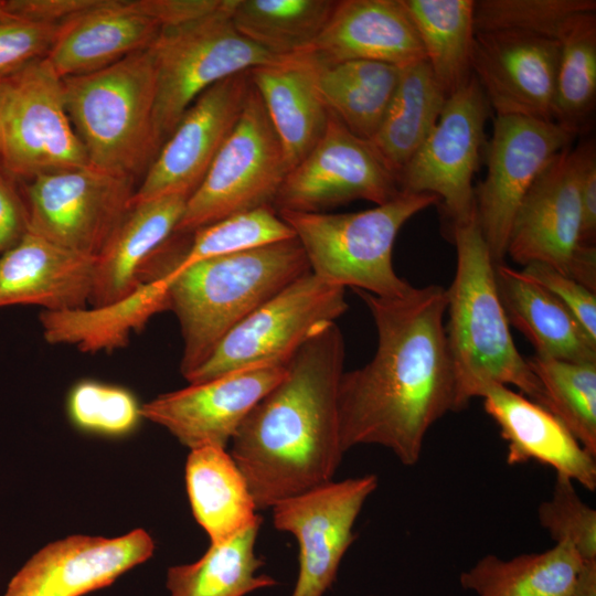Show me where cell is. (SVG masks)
Returning a JSON list of instances; mask_svg holds the SVG:
<instances>
[{
  "instance_id": "obj_1",
  "label": "cell",
  "mask_w": 596,
  "mask_h": 596,
  "mask_svg": "<svg viewBox=\"0 0 596 596\" xmlns=\"http://www.w3.org/2000/svg\"><path fill=\"white\" fill-rule=\"evenodd\" d=\"M354 290L372 315L377 345L368 364L341 376L342 449L379 445L403 465L414 466L429 428L455 412L456 380L444 324L446 289L412 286L396 297Z\"/></svg>"
},
{
  "instance_id": "obj_2",
  "label": "cell",
  "mask_w": 596,
  "mask_h": 596,
  "mask_svg": "<svg viewBox=\"0 0 596 596\" xmlns=\"http://www.w3.org/2000/svg\"><path fill=\"white\" fill-rule=\"evenodd\" d=\"M344 354L336 322L318 327L234 434L230 454L258 511L332 481L344 455L338 412Z\"/></svg>"
},
{
  "instance_id": "obj_3",
  "label": "cell",
  "mask_w": 596,
  "mask_h": 596,
  "mask_svg": "<svg viewBox=\"0 0 596 596\" xmlns=\"http://www.w3.org/2000/svg\"><path fill=\"white\" fill-rule=\"evenodd\" d=\"M456 272L447 294V345L456 380L455 412L492 384L513 385L541 404L542 389L518 351L496 284V264L476 217L451 227Z\"/></svg>"
},
{
  "instance_id": "obj_4",
  "label": "cell",
  "mask_w": 596,
  "mask_h": 596,
  "mask_svg": "<svg viewBox=\"0 0 596 596\" xmlns=\"http://www.w3.org/2000/svg\"><path fill=\"white\" fill-rule=\"evenodd\" d=\"M308 272L306 254L294 237L161 274L181 328L183 377L209 359L230 330Z\"/></svg>"
},
{
  "instance_id": "obj_5",
  "label": "cell",
  "mask_w": 596,
  "mask_h": 596,
  "mask_svg": "<svg viewBox=\"0 0 596 596\" xmlns=\"http://www.w3.org/2000/svg\"><path fill=\"white\" fill-rule=\"evenodd\" d=\"M65 105L91 166L134 179L160 149L149 50L103 70L63 78Z\"/></svg>"
},
{
  "instance_id": "obj_6",
  "label": "cell",
  "mask_w": 596,
  "mask_h": 596,
  "mask_svg": "<svg viewBox=\"0 0 596 596\" xmlns=\"http://www.w3.org/2000/svg\"><path fill=\"white\" fill-rule=\"evenodd\" d=\"M439 203L429 193H400L373 209L351 213L278 211L291 227L321 280L380 297H396L412 286L392 264L395 240L415 214Z\"/></svg>"
},
{
  "instance_id": "obj_7",
  "label": "cell",
  "mask_w": 596,
  "mask_h": 596,
  "mask_svg": "<svg viewBox=\"0 0 596 596\" xmlns=\"http://www.w3.org/2000/svg\"><path fill=\"white\" fill-rule=\"evenodd\" d=\"M235 0H223L215 12L163 29L148 49L155 81V125L160 147L191 106L215 83L275 61L235 29Z\"/></svg>"
},
{
  "instance_id": "obj_8",
  "label": "cell",
  "mask_w": 596,
  "mask_h": 596,
  "mask_svg": "<svg viewBox=\"0 0 596 596\" xmlns=\"http://www.w3.org/2000/svg\"><path fill=\"white\" fill-rule=\"evenodd\" d=\"M0 163L28 180L91 166L66 110L63 78L45 57L0 82Z\"/></svg>"
},
{
  "instance_id": "obj_9",
  "label": "cell",
  "mask_w": 596,
  "mask_h": 596,
  "mask_svg": "<svg viewBox=\"0 0 596 596\" xmlns=\"http://www.w3.org/2000/svg\"><path fill=\"white\" fill-rule=\"evenodd\" d=\"M288 171L280 141L252 84L237 123L187 200L174 234L193 233L230 215L273 206Z\"/></svg>"
},
{
  "instance_id": "obj_10",
  "label": "cell",
  "mask_w": 596,
  "mask_h": 596,
  "mask_svg": "<svg viewBox=\"0 0 596 596\" xmlns=\"http://www.w3.org/2000/svg\"><path fill=\"white\" fill-rule=\"evenodd\" d=\"M348 307L343 287L308 272L230 330L185 380L196 384L253 366L286 363L318 327L334 322Z\"/></svg>"
},
{
  "instance_id": "obj_11",
  "label": "cell",
  "mask_w": 596,
  "mask_h": 596,
  "mask_svg": "<svg viewBox=\"0 0 596 596\" xmlns=\"http://www.w3.org/2000/svg\"><path fill=\"white\" fill-rule=\"evenodd\" d=\"M25 187L28 231L98 257L132 206L134 179L93 166L40 174Z\"/></svg>"
},
{
  "instance_id": "obj_12",
  "label": "cell",
  "mask_w": 596,
  "mask_h": 596,
  "mask_svg": "<svg viewBox=\"0 0 596 596\" xmlns=\"http://www.w3.org/2000/svg\"><path fill=\"white\" fill-rule=\"evenodd\" d=\"M489 103L472 77L447 97L422 146L398 174L401 193H429L443 204L449 230L476 217L472 178L485 146Z\"/></svg>"
},
{
  "instance_id": "obj_13",
  "label": "cell",
  "mask_w": 596,
  "mask_h": 596,
  "mask_svg": "<svg viewBox=\"0 0 596 596\" xmlns=\"http://www.w3.org/2000/svg\"><path fill=\"white\" fill-rule=\"evenodd\" d=\"M575 134L553 120L496 116L486 143L487 175L473 189L476 220L494 264H502L514 215L539 174Z\"/></svg>"
},
{
  "instance_id": "obj_14",
  "label": "cell",
  "mask_w": 596,
  "mask_h": 596,
  "mask_svg": "<svg viewBox=\"0 0 596 596\" xmlns=\"http://www.w3.org/2000/svg\"><path fill=\"white\" fill-rule=\"evenodd\" d=\"M400 193L397 175L370 141L329 113L324 132L286 174L273 207L277 212L322 213L355 200L381 205Z\"/></svg>"
},
{
  "instance_id": "obj_15",
  "label": "cell",
  "mask_w": 596,
  "mask_h": 596,
  "mask_svg": "<svg viewBox=\"0 0 596 596\" xmlns=\"http://www.w3.org/2000/svg\"><path fill=\"white\" fill-rule=\"evenodd\" d=\"M379 478L364 475L330 481L270 508L276 530L298 544V576L291 596H323L355 540L354 523Z\"/></svg>"
},
{
  "instance_id": "obj_16",
  "label": "cell",
  "mask_w": 596,
  "mask_h": 596,
  "mask_svg": "<svg viewBox=\"0 0 596 596\" xmlns=\"http://www.w3.org/2000/svg\"><path fill=\"white\" fill-rule=\"evenodd\" d=\"M251 85L249 71L237 73L191 104L145 172L132 204L168 195L191 196L237 123Z\"/></svg>"
},
{
  "instance_id": "obj_17",
  "label": "cell",
  "mask_w": 596,
  "mask_h": 596,
  "mask_svg": "<svg viewBox=\"0 0 596 596\" xmlns=\"http://www.w3.org/2000/svg\"><path fill=\"white\" fill-rule=\"evenodd\" d=\"M286 368L287 362L263 364L189 384L141 405V416L164 427L190 450L226 448L252 408L283 379Z\"/></svg>"
},
{
  "instance_id": "obj_18",
  "label": "cell",
  "mask_w": 596,
  "mask_h": 596,
  "mask_svg": "<svg viewBox=\"0 0 596 596\" xmlns=\"http://www.w3.org/2000/svg\"><path fill=\"white\" fill-rule=\"evenodd\" d=\"M578 167L570 147L539 174L511 225L507 254L518 264L539 262L573 278L586 246L581 244Z\"/></svg>"
},
{
  "instance_id": "obj_19",
  "label": "cell",
  "mask_w": 596,
  "mask_h": 596,
  "mask_svg": "<svg viewBox=\"0 0 596 596\" xmlns=\"http://www.w3.org/2000/svg\"><path fill=\"white\" fill-rule=\"evenodd\" d=\"M558 58L556 40L476 33L472 74L496 116L553 120Z\"/></svg>"
},
{
  "instance_id": "obj_20",
  "label": "cell",
  "mask_w": 596,
  "mask_h": 596,
  "mask_svg": "<svg viewBox=\"0 0 596 596\" xmlns=\"http://www.w3.org/2000/svg\"><path fill=\"white\" fill-rule=\"evenodd\" d=\"M155 543L143 530L125 535H73L35 553L12 577L4 596H83L109 586L152 556Z\"/></svg>"
},
{
  "instance_id": "obj_21",
  "label": "cell",
  "mask_w": 596,
  "mask_h": 596,
  "mask_svg": "<svg viewBox=\"0 0 596 596\" xmlns=\"http://www.w3.org/2000/svg\"><path fill=\"white\" fill-rule=\"evenodd\" d=\"M302 53L320 64L373 61L404 67L425 60L402 0L336 1L320 34Z\"/></svg>"
},
{
  "instance_id": "obj_22",
  "label": "cell",
  "mask_w": 596,
  "mask_h": 596,
  "mask_svg": "<svg viewBox=\"0 0 596 596\" xmlns=\"http://www.w3.org/2000/svg\"><path fill=\"white\" fill-rule=\"evenodd\" d=\"M162 30L143 0H100L58 25L45 58L62 78L88 74L148 50Z\"/></svg>"
},
{
  "instance_id": "obj_23",
  "label": "cell",
  "mask_w": 596,
  "mask_h": 596,
  "mask_svg": "<svg viewBox=\"0 0 596 596\" xmlns=\"http://www.w3.org/2000/svg\"><path fill=\"white\" fill-rule=\"evenodd\" d=\"M97 257L26 231L0 255V308L36 305L49 311L87 307Z\"/></svg>"
},
{
  "instance_id": "obj_24",
  "label": "cell",
  "mask_w": 596,
  "mask_h": 596,
  "mask_svg": "<svg viewBox=\"0 0 596 596\" xmlns=\"http://www.w3.org/2000/svg\"><path fill=\"white\" fill-rule=\"evenodd\" d=\"M486 413L507 441L510 466L536 461L586 489H596V457L551 412L509 386L492 384L482 396Z\"/></svg>"
},
{
  "instance_id": "obj_25",
  "label": "cell",
  "mask_w": 596,
  "mask_h": 596,
  "mask_svg": "<svg viewBox=\"0 0 596 596\" xmlns=\"http://www.w3.org/2000/svg\"><path fill=\"white\" fill-rule=\"evenodd\" d=\"M188 198L168 195L134 203L97 257L92 306L120 300L146 283V268L174 235Z\"/></svg>"
},
{
  "instance_id": "obj_26",
  "label": "cell",
  "mask_w": 596,
  "mask_h": 596,
  "mask_svg": "<svg viewBox=\"0 0 596 596\" xmlns=\"http://www.w3.org/2000/svg\"><path fill=\"white\" fill-rule=\"evenodd\" d=\"M249 75L290 171L316 146L329 117L315 85L311 61L305 53L278 57L249 70Z\"/></svg>"
},
{
  "instance_id": "obj_27",
  "label": "cell",
  "mask_w": 596,
  "mask_h": 596,
  "mask_svg": "<svg viewBox=\"0 0 596 596\" xmlns=\"http://www.w3.org/2000/svg\"><path fill=\"white\" fill-rule=\"evenodd\" d=\"M494 273L508 322L530 341L535 355L596 363V340L552 292L503 263Z\"/></svg>"
},
{
  "instance_id": "obj_28",
  "label": "cell",
  "mask_w": 596,
  "mask_h": 596,
  "mask_svg": "<svg viewBox=\"0 0 596 596\" xmlns=\"http://www.w3.org/2000/svg\"><path fill=\"white\" fill-rule=\"evenodd\" d=\"M170 309L169 283L163 276L140 285L129 296L102 306L43 310L40 322L51 344L76 345L84 352L124 347L157 313Z\"/></svg>"
},
{
  "instance_id": "obj_29",
  "label": "cell",
  "mask_w": 596,
  "mask_h": 596,
  "mask_svg": "<svg viewBox=\"0 0 596 596\" xmlns=\"http://www.w3.org/2000/svg\"><path fill=\"white\" fill-rule=\"evenodd\" d=\"M185 486L192 513L211 543L232 538L260 518L247 481L226 448L192 449Z\"/></svg>"
},
{
  "instance_id": "obj_30",
  "label": "cell",
  "mask_w": 596,
  "mask_h": 596,
  "mask_svg": "<svg viewBox=\"0 0 596 596\" xmlns=\"http://www.w3.org/2000/svg\"><path fill=\"white\" fill-rule=\"evenodd\" d=\"M446 99L426 60L401 67L383 119L369 140L397 179L429 135Z\"/></svg>"
},
{
  "instance_id": "obj_31",
  "label": "cell",
  "mask_w": 596,
  "mask_h": 596,
  "mask_svg": "<svg viewBox=\"0 0 596 596\" xmlns=\"http://www.w3.org/2000/svg\"><path fill=\"white\" fill-rule=\"evenodd\" d=\"M309 58L327 110L351 132L370 140L396 88L401 67L373 61L320 64Z\"/></svg>"
},
{
  "instance_id": "obj_32",
  "label": "cell",
  "mask_w": 596,
  "mask_h": 596,
  "mask_svg": "<svg viewBox=\"0 0 596 596\" xmlns=\"http://www.w3.org/2000/svg\"><path fill=\"white\" fill-rule=\"evenodd\" d=\"M582 565L573 544L558 542L510 560L485 555L460 574L459 582L478 596H571Z\"/></svg>"
},
{
  "instance_id": "obj_33",
  "label": "cell",
  "mask_w": 596,
  "mask_h": 596,
  "mask_svg": "<svg viewBox=\"0 0 596 596\" xmlns=\"http://www.w3.org/2000/svg\"><path fill=\"white\" fill-rule=\"evenodd\" d=\"M262 517L232 538L211 543L194 563L174 565L167 573L170 596H245L277 581L257 575L264 560L255 552Z\"/></svg>"
},
{
  "instance_id": "obj_34",
  "label": "cell",
  "mask_w": 596,
  "mask_h": 596,
  "mask_svg": "<svg viewBox=\"0 0 596 596\" xmlns=\"http://www.w3.org/2000/svg\"><path fill=\"white\" fill-rule=\"evenodd\" d=\"M425 60L450 96L472 77L473 0H402Z\"/></svg>"
},
{
  "instance_id": "obj_35",
  "label": "cell",
  "mask_w": 596,
  "mask_h": 596,
  "mask_svg": "<svg viewBox=\"0 0 596 596\" xmlns=\"http://www.w3.org/2000/svg\"><path fill=\"white\" fill-rule=\"evenodd\" d=\"M334 4L332 0H235L231 19L244 38L284 57L311 45Z\"/></svg>"
},
{
  "instance_id": "obj_36",
  "label": "cell",
  "mask_w": 596,
  "mask_h": 596,
  "mask_svg": "<svg viewBox=\"0 0 596 596\" xmlns=\"http://www.w3.org/2000/svg\"><path fill=\"white\" fill-rule=\"evenodd\" d=\"M558 42L553 120L576 135L596 100V12L573 18Z\"/></svg>"
},
{
  "instance_id": "obj_37",
  "label": "cell",
  "mask_w": 596,
  "mask_h": 596,
  "mask_svg": "<svg viewBox=\"0 0 596 596\" xmlns=\"http://www.w3.org/2000/svg\"><path fill=\"white\" fill-rule=\"evenodd\" d=\"M542 389L541 406L596 457V363L525 358Z\"/></svg>"
},
{
  "instance_id": "obj_38",
  "label": "cell",
  "mask_w": 596,
  "mask_h": 596,
  "mask_svg": "<svg viewBox=\"0 0 596 596\" xmlns=\"http://www.w3.org/2000/svg\"><path fill=\"white\" fill-rule=\"evenodd\" d=\"M193 234L191 243L179 253L166 270H181L205 259L296 237L291 227L270 205L230 215L198 228Z\"/></svg>"
},
{
  "instance_id": "obj_39",
  "label": "cell",
  "mask_w": 596,
  "mask_h": 596,
  "mask_svg": "<svg viewBox=\"0 0 596 596\" xmlns=\"http://www.w3.org/2000/svg\"><path fill=\"white\" fill-rule=\"evenodd\" d=\"M596 12L594 0L475 1V33L504 32L558 41L570 22Z\"/></svg>"
},
{
  "instance_id": "obj_40",
  "label": "cell",
  "mask_w": 596,
  "mask_h": 596,
  "mask_svg": "<svg viewBox=\"0 0 596 596\" xmlns=\"http://www.w3.org/2000/svg\"><path fill=\"white\" fill-rule=\"evenodd\" d=\"M68 415L81 429L108 436L131 432L141 416V406L126 389L83 381L67 400Z\"/></svg>"
},
{
  "instance_id": "obj_41",
  "label": "cell",
  "mask_w": 596,
  "mask_h": 596,
  "mask_svg": "<svg viewBox=\"0 0 596 596\" xmlns=\"http://www.w3.org/2000/svg\"><path fill=\"white\" fill-rule=\"evenodd\" d=\"M573 482L556 473L551 498L539 505V523L555 543L570 542L583 561H596V511L579 498Z\"/></svg>"
},
{
  "instance_id": "obj_42",
  "label": "cell",
  "mask_w": 596,
  "mask_h": 596,
  "mask_svg": "<svg viewBox=\"0 0 596 596\" xmlns=\"http://www.w3.org/2000/svg\"><path fill=\"white\" fill-rule=\"evenodd\" d=\"M58 25L4 13L0 18V82L45 57Z\"/></svg>"
},
{
  "instance_id": "obj_43",
  "label": "cell",
  "mask_w": 596,
  "mask_h": 596,
  "mask_svg": "<svg viewBox=\"0 0 596 596\" xmlns=\"http://www.w3.org/2000/svg\"><path fill=\"white\" fill-rule=\"evenodd\" d=\"M521 272L552 292L596 340L595 291L544 263H529Z\"/></svg>"
},
{
  "instance_id": "obj_44",
  "label": "cell",
  "mask_w": 596,
  "mask_h": 596,
  "mask_svg": "<svg viewBox=\"0 0 596 596\" xmlns=\"http://www.w3.org/2000/svg\"><path fill=\"white\" fill-rule=\"evenodd\" d=\"M581 199V244L595 245L596 234V147L589 139L574 149Z\"/></svg>"
},
{
  "instance_id": "obj_45",
  "label": "cell",
  "mask_w": 596,
  "mask_h": 596,
  "mask_svg": "<svg viewBox=\"0 0 596 596\" xmlns=\"http://www.w3.org/2000/svg\"><path fill=\"white\" fill-rule=\"evenodd\" d=\"M100 0H3L4 13L34 21L61 24Z\"/></svg>"
},
{
  "instance_id": "obj_46",
  "label": "cell",
  "mask_w": 596,
  "mask_h": 596,
  "mask_svg": "<svg viewBox=\"0 0 596 596\" xmlns=\"http://www.w3.org/2000/svg\"><path fill=\"white\" fill-rule=\"evenodd\" d=\"M11 175L0 170V255L17 244L28 231V212Z\"/></svg>"
},
{
  "instance_id": "obj_47",
  "label": "cell",
  "mask_w": 596,
  "mask_h": 596,
  "mask_svg": "<svg viewBox=\"0 0 596 596\" xmlns=\"http://www.w3.org/2000/svg\"><path fill=\"white\" fill-rule=\"evenodd\" d=\"M163 29L184 24L215 12L223 0H143Z\"/></svg>"
},
{
  "instance_id": "obj_48",
  "label": "cell",
  "mask_w": 596,
  "mask_h": 596,
  "mask_svg": "<svg viewBox=\"0 0 596 596\" xmlns=\"http://www.w3.org/2000/svg\"><path fill=\"white\" fill-rule=\"evenodd\" d=\"M571 596H596V561H583Z\"/></svg>"
},
{
  "instance_id": "obj_49",
  "label": "cell",
  "mask_w": 596,
  "mask_h": 596,
  "mask_svg": "<svg viewBox=\"0 0 596 596\" xmlns=\"http://www.w3.org/2000/svg\"><path fill=\"white\" fill-rule=\"evenodd\" d=\"M4 14L3 0H0V18Z\"/></svg>"
}]
</instances>
